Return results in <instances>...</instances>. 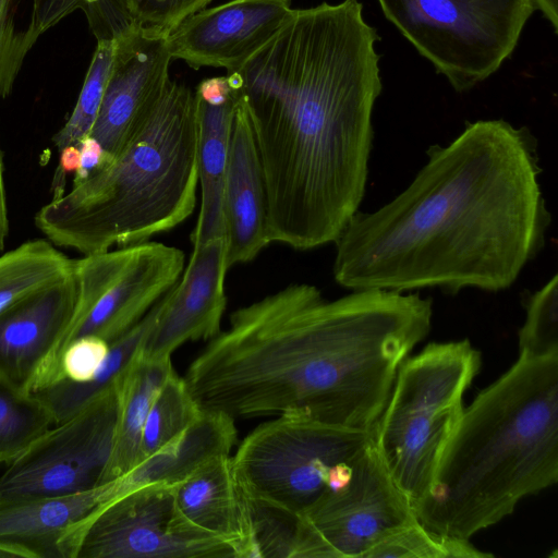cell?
Returning <instances> with one entry per match:
<instances>
[{"mask_svg":"<svg viewBox=\"0 0 558 558\" xmlns=\"http://www.w3.org/2000/svg\"><path fill=\"white\" fill-rule=\"evenodd\" d=\"M75 270L71 259L49 240L24 242L0 255V313Z\"/></svg>","mask_w":558,"mask_h":558,"instance_id":"cell-24","label":"cell"},{"mask_svg":"<svg viewBox=\"0 0 558 558\" xmlns=\"http://www.w3.org/2000/svg\"><path fill=\"white\" fill-rule=\"evenodd\" d=\"M158 306L159 302L133 328L110 344L107 357L90 380L76 383L63 378L32 392L49 410L56 424L114 386L119 375L141 349L156 319Z\"/></svg>","mask_w":558,"mask_h":558,"instance_id":"cell-23","label":"cell"},{"mask_svg":"<svg viewBox=\"0 0 558 558\" xmlns=\"http://www.w3.org/2000/svg\"><path fill=\"white\" fill-rule=\"evenodd\" d=\"M3 170V158L0 148V252L4 248L5 239L9 234V217Z\"/></svg>","mask_w":558,"mask_h":558,"instance_id":"cell-35","label":"cell"},{"mask_svg":"<svg viewBox=\"0 0 558 558\" xmlns=\"http://www.w3.org/2000/svg\"><path fill=\"white\" fill-rule=\"evenodd\" d=\"M195 96L170 80L147 121L125 148L35 216L47 240L83 255L148 241L195 208Z\"/></svg>","mask_w":558,"mask_h":558,"instance_id":"cell-5","label":"cell"},{"mask_svg":"<svg viewBox=\"0 0 558 558\" xmlns=\"http://www.w3.org/2000/svg\"><path fill=\"white\" fill-rule=\"evenodd\" d=\"M234 422L226 413L202 409L169 442L114 480L107 501L147 484H179L210 459L230 454L238 435Z\"/></svg>","mask_w":558,"mask_h":558,"instance_id":"cell-20","label":"cell"},{"mask_svg":"<svg viewBox=\"0 0 558 558\" xmlns=\"http://www.w3.org/2000/svg\"><path fill=\"white\" fill-rule=\"evenodd\" d=\"M390 21L459 93L512 54L533 0H377Z\"/></svg>","mask_w":558,"mask_h":558,"instance_id":"cell-8","label":"cell"},{"mask_svg":"<svg viewBox=\"0 0 558 558\" xmlns=\"http://www.w3.org/2000/svg\"><path fill=\"white\" fill-rule=\"evenodd\" d=\"M195 96V94H194ZM235 101L211 106L195 96L201 209L191 233L194 245L225 236L223 193Z\"/></svg>","mask_w":558,"mask_h":558,"instance_id":"cell-22","label":"cell"},{"mask_svg":"<svg viewBox=\"0 0 558 558\" xmlns=\"http://www.w3.org/2000/svg\"><path fill=\"white\" fill-rule=\"evenodd\" d=\"M195 96L211 106H221L231 97L227 76H214L203 80L194 92Z\"/></svg>","mask_w":558,"mask_h":558,"instance_id":"cell-34","label":"cell"},{"mask_svg":"<svg viewBox=\"0 0 558 558\" xmlns=\"http://www.w3.org/2000/svg\"><path fill=\"white\" fill-rule=\"evenodd\" d=\"M77 10L96 40L118 39L136 26L126 0H32L28 28L40 37Z\"/></svg>","mask_w":558,"mask_h":558,"instance_id":"cell-26","label":"cell"},{"mask_svg":"<svg viewBox=\"0 0 558 558\" xmlns=\"http://www.w3.org/2000/svg\"><path fill=\"white\" fill-rule=\"evenodd\" d=\"M76 272L0 313V378L34 392L62 379L61 345L78 305Z\"/></svg>","mask_w":558,"mask_h":558,"instance_id":"cell-13","label":"cell"},{"mask_svg":"<svg viewBox=\"0 0 558 558\" xmlns=\"http://www.w3.org/2000/svg\"><path fill=\"white\" fill-rule=\"evenodd\" d=\"M557 481L558 355H519L464 409L413 511L428 530L470 539Z\"/></svg>","mask_w":558,"mask_h":558,"instance_id":"cell-4","label":"cell"},{"mask_svg":"<svg viewBox=\"0 0 558 558\" xmlns=\"http://www.w3.org/2000/svg\"><path fill=\"white\" fill-rule=\"evenodd\" d=\"M77 146L81 155V166L75 172L73 183L85 180L92 172L99 168L105 156L100 143L92 135H86L80 140Z\"/></svg>","mask_w":558,"mask_h":558,"instance_id":"cell-33","label":"cell"},{"mask_svg":"<svg viewBox=\"0 0 558 558\" xmlns=\"http://www.w3.org/2000/svg\"><path fill=\"white\" fill-rule=\"evenodd\" d=\"M20 0H0V100L11 95L25 59L38 40L16 22Z\"/></svg>","mask_w":558,"mask_h":558,"instance_id":"cell-31","label":"cell"},{"mask_svg":"<svg viewBox=\"0 0 558 558\" xmlns=\"http://www.w3.org/2000/svg\"><path fill=\"white\" fill-rule=\"evenodd\" d=\"M173 371L171 359L147 357L140 349L117 378L113 442L101 485L120 478L140 462L142 433L149 408Z\"/></svg>","mask_w":558,"mask_h":558,"instance_id":"cell-21","label":"cell"},{"mask_svg":"<svg viewBox=\"0 0 558 558\" xmlns=\"http://www.w3.org/2000/svg\"><path fill=\"white\" fill-rule=\"evenodd\" d=\"M116 412L113 386L54 424L8 464L0 476V496L57 497L101 485L112 450Z\"/></svg>","mask_w":558,"mask_h":558,"instance_id":"cell-12","label":"cell"},{"mask_svg":"<svg viewBox=\"0 0 558 558\" xmlns=\"http://www.w3.org/2000/svg\"><path fill=\"white\" fill-rule=\"evenodd\" d=\"M426 155L405 190L373 213L357 211L335 241L339 286L498 292L543 250L551 218L527 128L478 120Z\"/></svg>","mask_w":558,"mask_h":558,"instance_id":"cell-2","label":"cell"},{"mask_svg":"<svg viewBox=\"0 0 558 558\" xmlns=\"http://www.w3.org/2000/svg\"><path fill=\"white\" fill-rule=\"evenodd\" d=\"M54 424L34 393L0 378V463H12Z\"/></svg>","mask_w":558,"mask_h":558,"instance_id":"cell-25","label":"cell"},{"mask_svg":"<svg viewBox=\"0 0 558 558\" xmlns=\"http://www.w3.org/2000/svg\"><path fill=\"white\" fill-rule=\"evenodd\" d=\"M177 504L195 526L230 542L236 558H252L250 502L230 454L218 456L175 485Z\"/></svg>","mask_w":558,"mask_h":558,"instance_id":"cell-19","label":"cell"},{"mask_svg":"<svg viewBox=\"0 0 558 558\" xmlns=\"http://www.w3.org/2000/svg\"><path fill=\"white\" fill-rule=\"evenodd\" d=\"M111 489L108 482L66 496H0V556L75 558L78 526Z\"/></svg>","mask_w":558,"mask_h":558,"instance_id":"cell-17","label":"cell"},{"mask_svg":"<svg viewBox=\"0 0 558 558\" xmlns=\"http://www.w3.org/2000/svg\"><path fill=\"white\" fill-rule=\"evenodd\" d=\"M426 335L408 294L355 290L327 301L293 283L232 312L183 378L201 409L233 420L294 415L371 429Z\"/></svg>","mask_w":558,"mask_h":558,"instance_id":"cell-3","label":"cell"},{"mask_svg":"<svg viewBox=\"0 0 558 558\" xmlns=\"http://www.w3.org/2000/svg\"><path fill=\"white\" fill-rule=\"evenodd\" d=\"M109 349V343L96 336L75 339L65 348L61 356L62 379L76 383L90 380L107 357Z\"/></svg>","mask_w":558,"mask_h":558,"instance_id":"cell-32","label":"cell"},{"mask_svg":"<svg viewBox=\"0 0 558 558\" xmlns=\"http://www.w3.org/2000/svg\"><path fill=\"white\" fill-rule=\"evenodd\" d=\"M414 521L409 499L373 441L348 483L299 515L292 558H366L381 541Z\"/></svg>","mask_w":558,"mask_h":558,"instance_id":"cell-11","label":"cell"},{"mask_svg":"<svg viewBox=\"0 0 558 558\" xmlns=\"http://www.w3.org/2000/svg\"><path fill=\"white\" fill-rule=\"evenodd\" d=\"M175 485L138 486L97 507L76 531L75 558H236L230 542L184 517Z\"/></svg>","mask_w":558,"mask_h":558,"instance_id":"cell-10","label":"cell"},{"mask_svg":"<svg viewBox=\"0 0 558 558\" xmlns=\"http://www.w3.org/2000/svg\"><path fill=\"white\" fill-rule=\"evenodd\" d=\"M233 98L235 108L223 193L228 268L253 260L269 244L263 168L247 112Z\"/></svg>","mask_w":558,"mask_h":558,"instance_id":"cell-18","label":"cell"},{"mask_svg":"<svg viewBox=\"0 0 558 558\" xmlns=\"http://www.w3.org/2000/svg\"><path fill=\"white\" fill-rule=\"evenodd\" d=\"M525 322L519 330V355L533 359L557 356V275L525 299Z\"/></svg>","mask_w":558,"mask_h":558,"instance_id":"cell-30","label":"cell"},{"mask_svg":"<svg viewBox=\"0 0 558 558\" xmlns=\"http://www.w3.org/2000/svg\"><path fill=\"white\" fill-rule=\"evenodd\" d=\"M536 9L541 10L543 15L550 23L555 34H558V0H533Z\"/></svg>","mask_w":558,"mask_h":558,"instance_id":"cell-36","label":"cell"},{"mask_svg":"<svg viewBox=\"0 0 558 558\" xmlns=\"http://www.w3.org/2000/svg\"><path fill=\"white\" fill-rule=\"evenodd\" d=\"M166 37L138 26L116 39V54L89 135L114 159L149 118L169 81ZM98 169V168H97Z\"/></svg>","mask_w":558,"mask_h":558,"instance_id":"cell-14","label":"cell"},{"mask_svg":"<svg viewBox=\"0 0 558 558\" xmlns=\"http://www.w3.org/2000/svg\"><path fill=\"white\" fill-rule=\"evenodd\" d=\"M184 267L183 251L153 241L75 259L78 305L60 361L77 338L96 336L110 345L126 333L171 290Z\"/></svg>","mask_w":558,"mask_h":558,"instance_id":"cell-9","label":"cell"},{"mask_svg":"<svg viewBox=\"0 0 558 558\" xmlns=\"http://www.w3.org/2000/svg\"><path fill=\"white\" fill-rule=\"evenodd\" d=\"M481 360V352L468 339L433 342L407 357L397 372L374 442L412 509L432 485Z\"/></svg>","mask_w":558,"mask_h":558,"instance_id":"cell-6","label":"cell"},{"mask_svg":"<svg viewBox=\"0 0 558 558\" xmlns=\"http://www.w3.org/2000/svg\"><path fill=\"white\" fill-rule=\"evenodd\" d=\"M116 54V39L97 40L76 104L63 126L53 134L58 149L77 145L89 135L97 117Z\"/></svg>","mask_w":558,"mask_h":558,"instance_id":"cell-28","label":"cell"},{"mask_svg":"<svg viewBox=\"0 0 558 558\" xmlns=\"http://www.w3.org/2000/svg\"><path fill=\"white\" fill-rule=\"evenodd\" d=\"M226 236L193 246L178 282L159 301L156 319L141 352L151 359H171L190 341L210 340L221 331L227 305Z\"/></svg>","mask_w":558,"mask_h":558,"instance_id":"cell-16","label":"cell"},{"mask_svg":"<svg viewBox=\"0 0 558 558\" xmlns=\"http://www.w3.org/2000/svg\"><path fill=\"white\" fill-rule=\"evenodd\" d=\"M489 558L492 554L476 548L470 539L428 530L417 520L392 533L366 558Z\"/></svg>","mask_w":558,"mask_h":558,"instance_id":"cell-29","label":"cell"},{"mask_svg":"<svg viewBox=\"0 0 558 558\" xmlns=\"http://www.w3.org/2000/svg\"><path fill=\"white\" fill-rule=\"evenodd\" d=\"M201 411L184 378L173 371L159 388L149 408L142 433L140 461L181 433Z\"/></svg>","mask_w":558,"mask_h":558,"instance_id":"cell-27","label":"cell"},{"mask_svg":"<svg viewBox=\"0 0 558 558\" xmlns=\"http://www.w3.org/2000/svg\"><path fill=\"white\" fill-rule=\"evenodd\" d=\"M378 40L357 0L324 2L293 9L227 72L263 168L269 243L302 251L335 243L357 213L383 88Z\"/></svg>","mask_w":558,"mask_h":558,"instance_id":"cell-1","label":"cell"},{"mask_svg":"<svg viewBox=\"0 0 558 558\" xmlns=\"http://www.w3.org/2000/svg\"><path fill=\"white\" fill-rule=\"evenodd\" d=\"M375 427L275 416L247 434L231 456L236 480L246 498L299 517L348 483L374 441Z\"/></svg>","mask_w":558,"mask_h":558,"instance_id":"cell-7","label":"cell"},{"mask_svg":"<svg viewBox=\"0 0 558 558\" xmlns=\"http://www.w3.org/2000/svg\"><path fill=\"white\" fill-rule=\"evenodd\" d=\"M291 0H229L202 9L182 21L165 39L172 60L230 72L262 47L286 22Z\"/></svg>","mask_w":558,"mask_h":558,"instance_id":"cell-15","label":"cell"}]
</instances>
